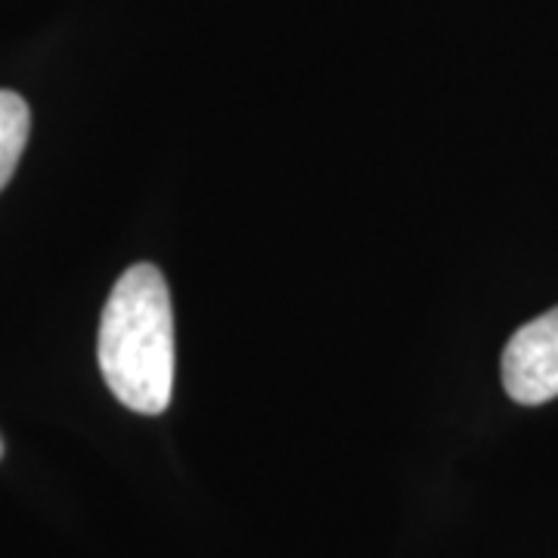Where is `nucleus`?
Listing matches in <instances>:
<instances>
[{
    "mask_svg": "<svg viewBox=\"0 0 558 558\" xmlns=\"http://www.w3.org/2000/svg\"><path fill=\"white\" fill-rule=\"evenodd\" d=\"M100 369L134 413L159 416L174 391V314L159 267L134 264L112 286L100 319Z\"/></svg>",
    "mask_w": 558,
    "mask_h": 558,
    "instance_id": "1",
    "label": "nucleus"
},
{
    "mask_svg": "<svg viewBox=\"0 0 558 558\" xmlns=\"http://www.w3.org/2000/svg\"><path fill=\"white\" fill-rule=\"evenodd\" d=\"M506 395L537 407L558 398V307L524 323L502 351Z\"/></svg>",
    "mask_w": 558,
    "mask_h": 558,
    "instance_id": "2",
    "label": "nucleus"
},
{
    "mask_svg": "<svg viewBox=\"0 0 558 558\" xmlns=\"http://www.w3.org/2000/svg\"><path fill=\"white\" fill-rule=\"evenodd\" d=\"M32 131V112L28 102L13 90H0V190L10 183L16 165H20L25 143Z\"/></svg>",
    "mask_w": 558,
    "mask_h": 558,
    "instance_id": "3",
    "label": "nucleus"
},
{
    "mask_svg": "<svg viewBox=\"0 0 558 558\" xmlns=\"http://www.w3.org/2000/svg\"><path fill=\"white\" fill-rule=\"evenodd\" d=\"M0 457H3V440H0Z\"/></svg>",
    "mask_w": 558,
    "mask_h": 558,
    "instance_id": "4",
    "label": "nucleus"
}]
</instances>
